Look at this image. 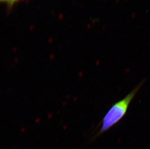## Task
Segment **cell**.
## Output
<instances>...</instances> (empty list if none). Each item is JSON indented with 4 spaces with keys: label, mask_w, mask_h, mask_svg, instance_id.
<instances>
[{
    "label": "cell",
    "mask_w": 150,
    "mask_h": 149,
    "mask_svg": "<svg viewBox=\"0 0 150 149\" xmlns=\"http://www.w3.org/2000/svg\"><path fill=\"white\" fill-rule=\"evenodd\" d=\"M0 2H7L10 5H12L15 2V0H0Z\"/></svg>",
    "instance_id": "obj_2"
},
{
    "label": "cell",
    "mask_w": 150,
    "mask_h": 149,
    "mask_svg": "<svg viewBox=\"0 0 150 149\" xmlns=\"http://www.w3.org/2000/svg\"><path fill=\"white\" fill-rule=\"evenodd\" d=\"M145 81V79H142L127 95L112 105L98 124V130L91 138V141L95 140L100 136L110 129L126 115L129 105L142 88Z\"/></svg>",
    "instance_id": "obj_1"
},
{
    "label": "cell",
    "mask_w": 150,
    "mask_h": 149,
    "mask_svg": "<svg viewBox=\"0 0 150 149\" xmlns=\"http://www.w3.org/2000/svg\"><path fill=\"white\" fill-rule=\"evenodd\" d=\"M18 1V0H15V2H16V1Z\"/></svg>",
    "instance_id": "obj_3"
}]
</instances>
